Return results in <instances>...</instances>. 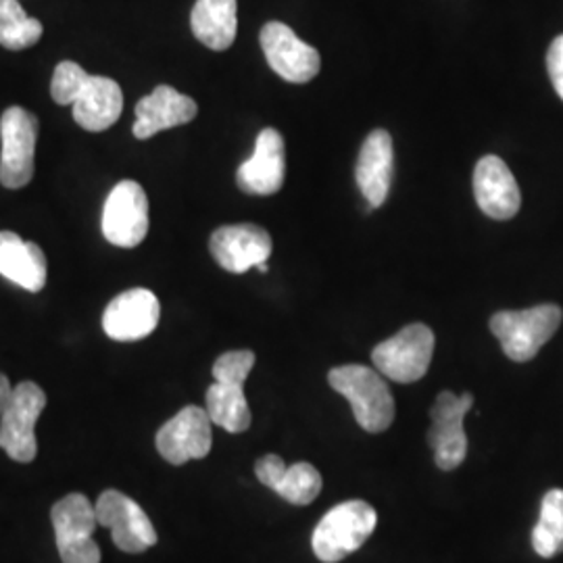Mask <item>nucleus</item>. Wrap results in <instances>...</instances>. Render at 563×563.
<instances>
[{"label": "nucleus", "instance_id": "2", "mask_svg": "<svg viewBox=\"0 0 563 563\" xmlns=\"http://www.w3.org/2000/svg\"><path fill=\"white\" fill-rule=\"evenodd\" d=\"M330 386L353 407V416L365 432L378 434L395 422V399L378 369L349 363L330 369Z\"/></svg>", "mask_w": 563, "mask_h": 563}, {"label": "nucleus", "instance_id": "11", "mask_svg": "<svg viewBox=\"0 0 563 563\" xmlns=\"http://www.w3.org/2000/svg\"><path fill=\"white\" fill-rule=\"evenodd\" d=\"M104 239L134 249L148 234V199L139 181L123 180L109 192L101 220Z\"/></svg>", "mask_w": 563, "mask_h": 563}, {"label": "nucleus", "instance_id": "8", "mask_svg": "<svg viewBox=\"0 0 563 563\" xmlns=\"http://www.w3.org/2000/svg\"><path fill=\"white\" fill-rule=\"evenodd\" d=\"M51 520L63 563H101V549L92 539L97 530V507L81 493H71L53 505Z\"/></svg>", "mask_w": 563, "mask_h": 563}, {"label": "nucleus", "instance_id": "21", "mask_svg": "<svg viewBox=\"0 0 563 563\" xmlns=\"http://www.w3.org/2000/svg\"><path fill=\"white\" fill-rule=\"evenodd\" d=\"M0 276L27 292H41L46 284L44 251L15 232H0Z\"/></svg>", "mask_w": 563, "mask_h": 563}, {"label": "nucleus", "instance_id": "12", "mask_svg": "<svg viewBox=\"0 0 563 563\" xmlns=\"http://www.w3.org/2000/svg\"><path fill=\"white\" fill-rule=\"evenodd\" d=\"M263 55L269 67L280 76L282 80L290 84H307L313 80L322 69L320 53L302 42L292 27L282 21H269L263 25L262 34Z\"/></svg>", "mask_w": 563, "mask_h": 563}, {"label": "nucleus", "instance_id": "17", "mask_svg": "<svg viewBox=\"0 0 563 563\" xmlns=\"http://www.w3.org/2000/svg\"><path fill=\"white\" fill-rule=\"evenodd\" d=\"M286 178V148L280 132L265 128L260 132L253 155L236 172V184L246 195H276Z\"/></svg>", "mask_w": 563, "mask_h": 563}, {"label": "nucleus", "instance_id": "4", "mask_svg": "<svg viewBox=\"0 0 563 563\" xmlns=\"http://www.w3.org/2000/svg\"><path fill=\"white\" fill-rule=\"evenodd\" d=\"M378 523L376 509L365 501H344L332 507L313 530V553L323 563H339L362 549Z\"/></svg>", "mask_w": 563, "mask_h": 563}, {"label": "nucleus", "instance_id": "29", "mask_svg": "<svg viewBox=\"0 0 563 563\" xmlns=\"http://www.w3.org/2000/svg\"><path fill=\"white\" fill-rule=\"evenodd\" d=\"M257 269L262 272V274H267L269 272V267H267V263H262V265H257Z\"/></svg>", "mask_w": 563, "mask_h": 563}, {"label": "nucleus", "instance_id": "25", "mask_svg": "<svg viewBox=\"0 0 563 563\" xmlns=\"http://www.w3.org/2000/svg\"><path fill=\"white\" fill-rule=\"evenodd\" d=\"M322 474L311 463L299 462L286 465L272 490L288 504L309 505L322 493Z\"/></svg>", "mask_w": 563, "mask_h": 563}, {"label": "nucleus", "instance_id": "14", "mask_svg": "<svg viewBox=\"0 0 563 563\" xmlns=\"http://www.w3.org/2000/svg\"><path fill=\"white\" fill-rule=\"evenodd\" d=\"M97 507L99 526L111 530L113 543L125 553H142L157 543V530L141 505L120 490H104Z\"/></svg>", "mask_w": 563, "mask_h": 563}, {"label": "nucleus", "instance_id": "19", "mask_svg": "<svg viewBox=\"0 0 563 563\" xmlns=\"http://www.w3.org/2000/svg\"><path fill=\"white\" fill-rule=\"evenodd\" d=\"M199 113L197 102L172 86H157L148 97L136 104L134 136L139 141L153 139L163 130H172L195 120Z\"/></svg>", "mask_w": 563, "mask_h": 563}, {"label": "nucleus", "instance_id": "13", "mask_svg": "<svg viewBox=\"0 0 563 563\" xmlns=\"http://www.w3.org/2000/svg\"><path fill=\"white\" fill-rule=\"evenodd\" d=\"M211 418L207 409L197 405H188L180 409L169 422L163 423L157 432V451L165 462L181 463L202 460L209 455L213 444Z\"/></svg>", "mask_w": 563, "mask_h": 563}, {"label": "nucleus", "instance_id": "18", "mask_svg": "<svg viewBox=\"0 0 563 563\" xmlns=\"http://www.w3.org/2000/svg\"><path fill=\"white\" fill-rule=\"evenodd\" d=\"M474 197L484 216L493 220H511L522 205L518 181L507 163L497 155H486L476 165Z\"/></svg>", "mask_w": 563, "mask_h": 563}, {"label": "nucleus", "instance_id": "27", "mask_svg": "<svg viewBox=\"0 0 563 563\" xmlns=\"http://www.w3.org/2000/svg\"><path fill=\"white\" fill-rule=\"evenodd\" d=\"M286 470V463L278 455H265L262 460H257L255 463V474H257V481L272 488L274 484L278 483V478L282 476V472Z\"/></svg>", "mask_w": 563, "mask_h": 563}, {"label": "nucleus", "instance_id": "15", "mask_svg": "<svg viewBox=\"0 0 563 563\" xmlns=\"http://www.w3.org/2000/svg\"><path fill=\"white\" fill-rule=\"evenodd\" d=\"M209 249L213 260L230 274H244L267 263L274 242L267 230L255 223L223 225L211 234Z\"/></svg>", "mask_w": 563, "mask_h": 563}, {"label": "nucleus", "instance_id": "24", "mask_svg": "<svg viewBox=\"0 0 563 563\" xmlns=\"http://www.w3.org/2000/svg\"><path fill=\"white\" fill-rule=\"evenodd\" d=\"M42 38V23L27 18L20 0H0V44L9 51H23Z\"/></svg>", "mask_w": 563, "mask_h": 563}, {"label": "nucleus", "instance_id": "9", "mask_svg": "<svg viewBox=\"0 0 563 563\" xmlns=\"http://www.w3.org/2000/svg\"><path fill=\"white\" fill-rule=\"evenodd\" d=\"M41 123L23 107H9L0 118V184L4 188H23L34 178V153Z\"/></svg>", "mask_w": 563, "mask_h": 563}, {"label": "nucleus", "instance_id": "28", "mask_svg": "<svg viewBox=\"0 0 563 563\" xmlns=\"http://www.w3.org/2000/svg\"><path fill=\"white\" fill-rule=\"evenodd\" d=\"M11 393H13V386L9 383V378L0 372V416H2L4 407H7V402L11 399Z\"/></svg>", "mask_w": 563, "mask_h": 563}, {"label": "nucleus", "instance_id": "1", "mask_svg": "<svg viewBox=\"0 0 563 563\" xmlns=\"http://www.w3.org/2000/svg\"><path fill=\"white\" fill-rule=\"evenodd\" d=\"M51 97L57 104H74V120L88 132H104L121 118L123 92L111 78L88 76L78 63L63 60L55 67Z\"/></svg>", "mask_w": 563, "mask_h": 563}, {"label": "nucleus", "instance_id": "23", "mask_svg": "<svg viewBox=\"0 0 563 563\" xmlns=\"http://www.w3.org/2000/svg\"><path fill=\"white\" fill-rule=\"evenodd\" d=\"M532 547L544 560L563 551V490L553 488L543 497L541 518L532 532Z\"/></svg>", "mask_w": 563, "mask_h": 563}, {"label": "nucleus", "instance_id": "26", "mask_svg": "<svg viewBox=\"0 0 563 563\" xmlns=\"http://www.w3.org/2000/svg\"><path fill=\"white\" fill-rule=\"evenodd\" d=\"M547 69L555 92L562 97L563 101V36H558L551 42L547 53Z\"/></svg>", "mask_w": 563, "mask_h": 563}, {"label": "nucleus", "instance_id": "16", "mask_svg": "<svg viewBox=\"0 0 563 563\" xmlns=\"http://www.w3.org/2000/svg\"><path fill=\"white\" fill-rule=\"evenodd\" d=\"M159 318V299L146 288H132L107 305L102 313V330L113 341H141L155 332Z\"/></svg>", "mask_w": 563, "mask_h": 563}, {"label": "nucleus", "instance_id": "6", "mask_svg": "<svg viewBox=\"0 0 563 563\" xmlns=\"http://www.w3.org/2000/svg\"><path fill=\"white\" fill-rule=\"evenodd\" d=\"M434 355V332L426 323H411L372 351V362L384 378L411 384L422 380Z\"/></svg>", "mask_w": 563, "mask_h": 563}, {"label": "nucleus", "instance_id": "7", "mask_svg": "<svg viewBox=\"0 0 563 563\" xmlns=\"http://www.w3.org/2000/svg\"><path fill=\"white\" fill-rule=\"evenodd\" d=\"M46 407V395L38 384L21 383L0 416V449L13 462L30 463L38 455L36 422Z\"/></svg>", "mask_w": 563, "mask_h": 563}, {"label": "nucleus", "instance_id": "5", "mask_svg": "<svg viewBox=\"0 0 563 563\" xmlns=\"http://www.w3.org/2000/svg\"><path fill=\"white\" fill-rule=\"evenodd\" d=\"M562 307L537 305L523 311H499L490 318V332L501 342L505 355L516 363L534 360L562 323Z\"/></svg>", "mask_w": 563, "mask_h": 563}, {"label": "nucleus", "instance_id": "10", "mask_svg": "<svg viewBox=\"0 0 563 563\" xmlns=\"http://www.w3.org/2000/svg\"><path fill=\"white\" fill-rule=\"evenodd\" d=\"M474 397L470 393L453 395L451 390H443L430 409L432 426L428 432V441L434 453V462L444 472L460 467L467 455L463 420L470 413Z\"/></svg>", "mask_w": 563, "mask_h": 563}, {"label": "nucleus", "instance_id": "22", "mask_svg": "<svg viewBox=\"0 0 563 563\" xmlns=\"http://www.w3.org/2000/svg\"><path fill=\"white\" fill-rule=\"evenodd\" d=\"M236 9V0H197L190 15L195 38L211 51L230 48L239 32Z\"/></svg>", "mask_w": 563, "mask_h": 563}, {"label": "nucleus", "instance_id": "20", "mask_svg": "<svg viewBox=\"0 0 563 563\" xmlns=\"http://www.w3.org/2000/svg\"><path fill=\"white\" fill-rule=\"evenodd\" d=\"M395 176V148L393 136L386 130H374L360 151L355 180L372 207H380L388 199Z\"/></svg>", "mask_w": 563, "mask_h": 563}, {"label": "nucleus", "instance_id": "3", "mask_svg": "<svg viewBox=\"0 0 563 563\" xmlns=\"http://www.w3.org/2000/svg\"><path fill=\"white\" fill-rule=\"evenodd\" d=\"M255 367L253 351H228L213 363L216 383L207 390V413L225 432L241 434L251 426V409L244 397V383Z\"/></svg>", "mask_w": 563, "mask_h": 563}]
</instances>
